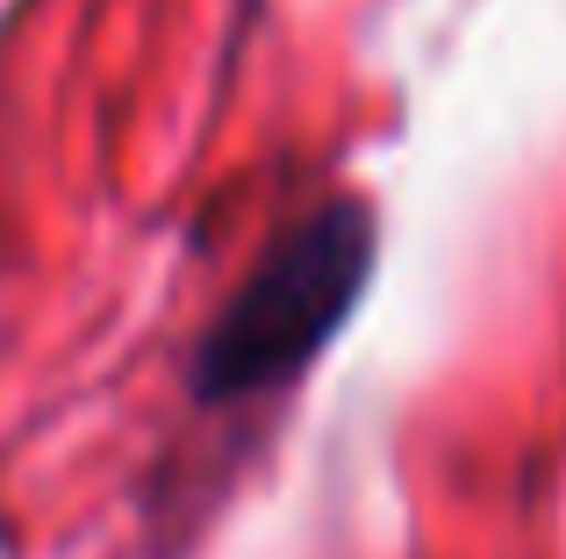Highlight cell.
<instances>
[{
	"label": "cell",
	"instance_id": "cell-1",
	"mask_svg": "<svg viewBox=\"0 0 566 559\" xmlns=\"http://www.w3.org/2000/svg\"><path fill=\"white\" fill-rule=\"evenodd\" d=\"M380 223L366 201H316L294 230L265 244L251 280L230 294L208 337L193 345V394L201 402H251V394L294 380L359 308L374 280Z\"/></svg>",
	"mask_w": 566,
	"mask_h": 559
}]
</instances>
